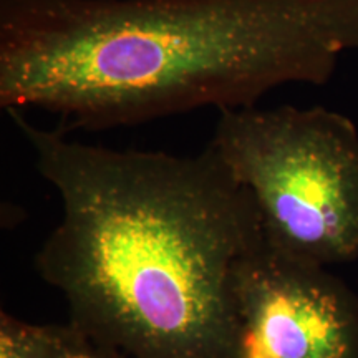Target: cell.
Listing matches in <instances>:
<instances>
[{
    "label": "cell",
    "mask_w": 358,
    "mask_h": 358,
    "mask_svg": "<svg viewBox=\"0 0 358 358\" xmlns=\"http://www.w3.org/2000/svg\"><path fill=\"white\" fill-rule=\"evenodd\" d=\"M7 115L60 196L35 266L70 324L127 358H232L236 272L264 232L211 143L189 156L113 150Z\"/></svg>",
    "instance_id": "obj_1"
},
{
    "label": "cell",
    "mask_w": 358,
    "mask_h": 358,
    "mask_svg": "<svg viewBox=\"0 0 358 358\" xmlns=\"http://www.w3.org/2000/svg\"><path fill=\"white\" fill-rule=\"evenodd\" d=\"M358 52V0H0V106L64 131L257 106Z\"/></svg>",
    "instance_id": "obj_2"
},
{
    "label": "cell",
    "mask_w": 358,
    "mask_h": 358,
    "mask_svg": "<svg viewBox=\"0 0 358 358\" xmlns=\"http://www.w3.org/2000/svg\"><path fill=\"white\" fill-rule=\"evenodd\" d=\"M252 196L264 239L330 267L358 257V127L325 106L221 110L209 141Z\"/></svg>",
    "instance_id": "obj_3"
},
{
    "label": "cell",
    "mask_w": 358,
    "mask_h": 358,
    "mask_svg": "<svg viewBox=\"0 0 358 358\" xmlns=\"http://www.w3.org/2000/svg\"><path fill=\"white\" fill-rule=\"evenodd\" d=\"M234 313L232 358H358L355 292L266 239L237 267Z\"/></svg>",
    "instance_id": "obj_4"
},
{
    "label": "cell",
    "mask_w": 358,
    "mask_h": 358,
    "mask_svg": "<svg viewBox=\"0 0 358 358\" xmlns=\"http://www.w3.org/2000/svg\"><path fill=\"white\" fill-rule=\"evenodd\" d=\"M75 327L29 324L0 313V358H57L73 337Z\"/></svg>",
    "instance_id": "obj_5"
},
{
    "label": "cell",
    "mask_w": 358,
    "mask_h": 358,
    "mask_svg": "<svg viewBox=\"0 0 358 358\" xmlns=\"http://www.w3.org/2000/svg\"><path fill=\"white\" fill-rule=\"evenodd\" d=\"M57 358H127L120 353L108 348L96 345L92 340H88L85 335L80 332L78 329H75L73 337L70 338V342L66 343V347L62 350L60 355Z\"/></svg>",
    "instance_id": "obj_6"
}]
</instances>
